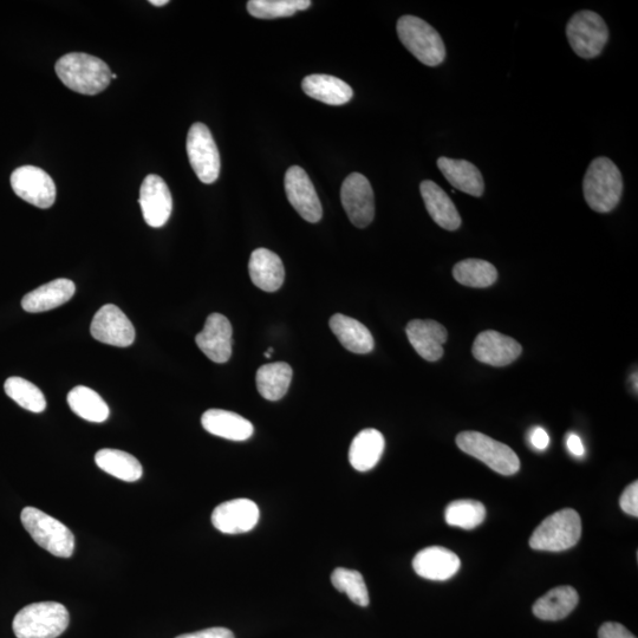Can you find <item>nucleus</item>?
Returning <instances> with one entry per match:
<instances>
[{"label": "nucleus", "mask_w": 638, "mask_h": 638, "mask_svg": "<svg viewBox=\"0 0 638 638\" xmlns=\"http://www.w3.org/2000/svg\"><path fill=\"white\" fill-rule=\"evenodd\" d=\"M406 334L410 344L423 360L436 362L444 356V344L448 338L444 325L432 319H414L408 323Z\"/></svg>", "instance_id": "a211bd4d"}, {"label": "nucleus", "mask_w": 638, "mask_h": 638, "mask_svg": "<svg viewBox=\"0 0 638 638\" xmlns=\"http://www.w3.org/2000/svg\"><path fill=\"white\" fill-rule=\"evenodd\" d=\"M4 390L11 400L29 412L38 414L47 408L42 390L22 377H10L5 381Z\"/></svg>", "instance_id": "473e14b6"}, {"label": "nucleus", "mask_w": 638, "mask_h": 638, "mask_svg": "<svg viewBox=\"0 0 638 638\" xmlns=\"http://www.w3.org/2000/svg\"><path fill=\"white\" fill-rule=\"evenodd\" d=\"M529 441L537 451H545L550 445V436L542 427H535L529 435Z\"/></svg>", "instance_id": "ea45409f"}, {"label": "nucleus", "mask_w": 638, "mask_h": 638, "mask_svg": "<svg viewBox=\"0 0 638 638\" xmlns=\"http://www.w3.org/2000/svg\"><path fill=\"white\" fill-rule=\"evenodd\" d=\"M76 286L69 279L60 278L39 286L22 299V307L26 312L39 314L61 307L74 297Z\"/></svg>", "instance_id": "4be33fe9"}, {"label": "nucleus", "mask_w": 638, "mask_h": 638, "mask_svg": "<svg viewBox=\"0 0 638 638\" xmlns=\"http://www.w3.org/2000/svg\"><path fill=\"white\" fill-rule=\"evenodd\" d=\"M457 445L499 474L513 475L520 470V460L513 449L483 433L462 432L457 436Z\"/></svg>", "instance_id": "0eeeda50"}, {"label": "nucleus", "mask_w": 638, "mask_h": 638, "mask_svg": "<svg viewBox=\"0 0 638 638\" xmlns=\"http://www.w3.org/2000/svg\"><path fill=\"white\" fill-rule=\"evenodd\" d=\"M55 69L65 87L83 95L100 94L112 81V71L106 62L83 52L63 56Z\"/></svg>", "instance_id": "f257e3e1"}, {"label": "nucleus", "mask_w": 638, "mask_h": 638, "mask_svg": "<svg viewBox=\"0 0 638 638\" xmlns=\"http://www.w3.org/2000/svg\"><path fill=\"white\" fill-rule=\"evenodd\" d=\"M149 3H151L154 6H165L169 2H168V0H151V2H149Z\"/></svg>", "instance_id": "79ce46f5"}, {"label": "nucleus", "mask_w": 638, "mask_h": 638, "mask_svg": "<svg viewBox=\"0 0 638 638\" xmlns=\"http://www.w3.org/2000/svg\"><path fill=\"white\" fill-rule=\"evenodd\" d=\"M331 583L336 590L347 595L351 602L360 605V607H368L369 592L360 572L338 568L332 572Z\"/></svg>", "instance_id": "c9c22d12"}, {"label": "nucleus", "mask_w": 638, "mask_h": 638, "mask_svg": "<svg viewBox=\"0 0 638 638\" xmlns=\"http://www.w3.org/2000/svg\"><path fill=\"white\" fill-rule=\"evenodd\" d=\"M69 407L83 420L102 423L109 418V407L95 390L84 386L75 387L68 394Z\"/></svg>", "instance_id": "7c9ffc66"}, {"label": "nucleus", "mask_w": 638, "mask_h": 638, "mask_svg": "<svg viewBox=\"0 0 638 638\" xmlns=\"http://www.w3.org/2000/svg\"><path fill=\"white\" fill-rule=\"evenodd\" d=\"M259 520V509L250 499H234L216 507L212 513V524L226 535H240L255 529Z\"/></svg>", "instance_id": "dca6fc26"}, {"label": "nucleus", "mask_w": 638, "mask_h": 638, "mask_svg": "<svg viewBox=\"0 0 638 638\" xmlns=\"http://www.w3.org/2000/svg\"><path fill=\"white\" fill-rule=\"evenodd\" d=\"M309 0H250L247 11L259 19H276L294 16L298 11L308 10Z\"/></svg>", "instance_id": "f704fd0d"}, {"label": "nucleus", "mask_w": 638, "mask_h": 638, "mask_svg": "<svg viewBox=\"0 0 638 638\" xmlns=\"http://www.w3.org/2000/svg\"><path fill=\"white\" fill-rule=\"evenodd\" d=\"M24 529L44 550L56 557L69 558L75 550V537L67 526L49 514L25 507L21 514Z\"/></svg>", "instance_id": "39448f33"}, {"label": "nucleus", "mask_w": 638, "mask_h": 638, "mask_svg": "<svg viewBox=\"0 0 638 638\" xmlns=\"http://www.w3.org/2000/svg\"><path fill=\"white\" fill-rule=\"evenodd\" d=\"M386 447L383 435L376 429H364L351 442L349 460L358 472H368L379 464Z\"/></svg>", "instance_id": "bb28decb"}, {"label": "nucleus", "mask_w": 638, "mask_h": 638, "mask_svg": "<svg viewBox=\"0 0 638 638\" xmlns=\"http://www.w3.org/2000/svg\"><path fill=\"white\" fill-rule=\"evenodd\" d=\"M95 462L102 471L127 483L140 480L143 474L140 461L119 449H101L95 455Z\"/></svg>", "instance_id": "c85d7f7f"}, {"label": "nucleus", "mask_w": 638, "mask_h": 638, "mask_svg": "<svg viewBox=\"0 0 638 638\" xmlns=\"http://www.w3.org/2000/svg\"><path fill=\"white\" fill-rule=\"evenodd\" d=\"M139 204L147 225L159 229L165 226L173 211L171 191L159 175H147L140 190Z\"/></svg>", "instance_id": "4468645a"}, {"label": "nucleus", "mask_w": 638, "mask_h": 638, "mask_svg": "<svg viewBox=\"0 0 638 638\" xmlns=\"http://www.w3.org/2000/svg\"><path fill=\"white\" fill-rule=\"evenodd\" d=\"M302 88L311 99L329 104L343 106L353 99V88L341 78L331 75L315 74L304 78Z\"/></svg>", "instance_id": "393cba45"}, {"label": "nucleus", "mask_w": 638, "mask_h": 638, "mask_svg": "<svg viewBox=\"0 0 638 638\" xmlns=\"http://www.w3.org/2000/svg\"><path fill=\"white\" fill-rule=\"evenodd\" d=\"M249 272L252 283L265 292H276L284 283L285 270L282 259L268 249H257L252 252Z\"/></svg>", "instance_id": "412c9836"}, {"label": "nucleus", "mask_w": 638, "mask_h": 638, "mask_svg": "<svg viewBox=\"0 0 638 638\" xmlns=\"http://www.w3.org/2000/svg\"><path fill=\"white\" fill-rule=\"evenodd\" d=\"M405 48L427 67H438L446 58V47L431 24L415 16H403L396 25Z\"/></svg>", "instance_id": "20e7f679"}, {"label": "nucleus", "mask_w": 638, "mask_h": 638, "mask_svg": "<svg viewBox=\"0 0 638 638\" xmlns=\"http://www.w3.org/2000/svg\"><path fill=\"white\" fill-rule=\"evenodd\" d=\"M620 505L629 516L638 517V483L629 485L622 493Z\"/></svg>", "instance_id": "e433bc0d"}, {"label": "nucleus", "mask_w": 638, "mask_h": 638, "mask_svg": "<svg viewBox=\"0 0 638 638\" xmlns=\"http://www.w3.org/2000/svg\"><path fill=\"white\" fill-rule=\"evenodd\" d=\"M177 638H236L232 631L226 628H210L197 633L180 635Z\"/></svg>", "instance_id": "58836bf2"}, {"label": "nucleus", "mask_w": 638, "mask_h": 638, "mask_svg": "<svg viewBox=\"0 0 638 638\" xmlns=\"http://www.w3.org/2000/svg\"><path fill=\"white\" fill-rule=\"evenodd\" d=\"M582 536V520L572 509L553 513L540 524L530 538L533 550L561 552L574 548Z\"/></svg>", "instance_id": "423d86ee"}, {"label": "nucleus", "mask_w": 638, "mask_h": 638, "mask_svg": "<svg viewBox=\"0 0 638 638\" xmlns=\"http://www.w3.org/2000/svg\"><path fill=\"white\" fill-rule=\"evenodd\" d=\"M620 169L608 158L591 162L583 180L584 199L597 213H610L620 204L623 194Z\"/></svg>", "instance_id": "f03ea898"}, {"label": "nucleus", "mask_w": 638, "mask_h": 638, "mask_svg": "<svg viewBox=\"0 0 638 638\" xmlns=\"http://www.w3.org/2000/svg\"><path fill=\"white\" fill-rule=\"evenodd\" d=\"M566 447H568L569 452L572 455H575L577 458L584 457L585 448L582 442V439L575 433H570L568 438H566Z\"/></svg>", "instance_id": "a19ab883"}, {"label": "nucleus", "mask_w": 638, "mask_h": 638, "mask_svg": "<svg viewBox=\"0 0 638 638\" xmlns=\"http://www.w3.org/2000/svg\"><path fill=\"white\" fill-rule=\"evenodd\" d=\"M201 423L208 433L231 441L249 440L255 432L249 420L223 409L207 410L201 418Z\"/></svg>", "instance_id": "5701e85b"}, {"label": "nucleus", "mask_w": 638, "mask_h": 638, "mask_svg": "<svg viewBox=\"0 0 638 638\" xmlns=\"http://www.w3.org/2000/svg\"><path fill=\"white\" fill-rule=\"evenodd\" d=\"M522 353V345L516 340L493 330L481 332L472 347L475 360L492 367L509 366Z\"/></svg>", "instance_id": "2eb2a0df"}, {"label": "nucleus", "mask_w": 638, "mask_h": 638, "mask_svg": "<svg viewBox=\"0 0 638 638\" xmlns=\"http://www.w3.org/2000/svg\"><path fill=\"white\" fill-rule=\"evenodd\" d=\"M292 374L294 371L285 362L265 364L260 367L256 376L259 394L269 401L283 399L290 388Z\"/></svg>", "instance_id": "c756f323"}, {"label": "nucleus", "mask_w": 638, "mask_h": 638, "mask_svg": "<svg viewBox=\"0 0 638 638\" xmlns=\"http://www.w3.org/2000/svg\"><path fill=\"white\" fill-rule=\"evenodd\" d=\"M284 184L286 197L299 216L311 224L318 223L322 219L323 208L307 172L299 166L290 167Z\"/></svg>", "instance_id": "ddd939ff"}, {"label": "nucleus", "mask_w": 638, "mask_h": 638, "mask_svg": "<svg viewBox=\"0 0 638 638\" xmlns=\"http://www.w3.org/2000/svg\"><path fill=\"white\" fill-rule=\"evenodd\" d=\"M486 509L477 500H457L447 506L445 519L449 526L473 530L484 523Z\"/></svg>", "instance_id": "72a5a7b5"}, {"label": "nucleus", "mask_w": 638, "mask_h": 638, "mask_svg": "<svg viewBox=\"0 0 638 638\" xmlns=\"http://www.w3.org/2000/svg\"><path fill=\"white\" fill-rule=\"evenodd\" d=\"M579 597L572 587L552 589L533 605V614L543 621H559L577 607Z\"/></svg>", "instance_id": "cd10ccee"}, {"label": "nucleus", "mask_w": 638, "mask_h": 638, "mask_svg": "<svg viewBox=\"0 0 638 638\" xmlns=\"http://www.w3.org/2000/svg\"><path fill=\"white\" fill-rule=\"evenodd\" d=\"M69 613L63 604L42 602L28 605L12 623L17 638H57L69 626Z\"/></svg>", "instance_id": "7ed1b4c3"}, {"label": "nucleus", "mask_w": 638, "mask_h": 638, "mask_svg": "<svg viewBox=\"0 0 638 638\" xmlns=\"http://www.w3.org/2000/svg\"><path fill=\"white\" fill-rule=\"evenodd\" d=\"M438 167L454 188L475 198L483 197L485 192L483 174L470 161L442 156L438 160Z\"/></svg>", "instance_id": "b1692460"}, {"label": "nucleus", "mask_w": 638, "mask_h": 638, "mask_svg": "<svg viewBox=\"0 0 638 638\" xmlns=\"http://www.w3.org/2000/svg\"><path fill=\"white\" fill-rule=\"evenodd\" d=\"M90 332L96 341L119 348L130 347L136 336L133 323L113 304L104 305L96 312Z\"/></svg>", "instance_id": "f8f14e48"}, {"label": "nucleus", "mask_w": 638, "mask_h": 638, "mask_svg": "<svg viewBox=\"0 0 638 638\" xmlns=\"http://www.w3.org/2000/svg\"><path fill=\"white\" fill-rule=\"evenodd\" d=\"M598 637L600 638H637L630 631L622 626L620 623L608 622L604 623L600 631H598Z\"/></svg>", "instance_id": "4c0bfd02"}, {"label": "nucleus", "mask_w": 638, "mask_h": 638, "mask_svg": "<svg viewBox=\"0 0 638 638\" xmlns=\"http://www.w3.org/2000/svg\"><path fill=\"white\" fill-rule=\"evenodd\" d=\"M116 77H117V75H115V74H112V80H113V78H116Z\"/></svg>", "instance_id": "c03bdc74"}, {"label": "nucleus", "mask_w": 638, "mask_h": 638, "mask_svg": "<svg viewBox=\"0 0 638 638\" xmlns=\"http://www.w3.org/2000/svg\"><path fill=\"white\" fill-rule=\"evenodd\" d=\"M330 328L343 347L354 354H369L375 347L371 332L357 319L336 314L330 318Z\"/></svg>", "instance_id": "a878e982"}, {"label": "nucleus", "mask_w": 638, "mask_h": 638, "mask_svg": "<svg viewBox=\"0 0 638 638\" xmlns=\"http://www.w3.org/2000/svg\"><path fill=\"white\" fill-rule=\"evenodd\" d=\"M420 192L435 224L447 231H457L461 226V217L448 194L431 180L421 182Z\"/></svg>", "instance_id": "aec40b11"}, {"label": "nucleus", "mask_w": 638, "mask_h": 638, "mask_svg": "<svg viewBox=\"0 0 638 638\" xmlns=\"http://www.w3.org/2000/svg\"><path fill=\"white\" fill-rule=\"evenodd\" d=\"M460 566V558L451 550L441 546L423 549L413 561L416 574L429 581H447L457 575Z\"/></svg>", "instance_id": "6ab92c4d"}, {"label": "nucleus", "mask_w": 638, "mask_h": 638, "mask_svg": "<svg viewBox=\"0 0 638 638\" xmlns=\"http://www.w3.org/2000/svg\"><path fill=\"white\" fill-rule=\"evenodd\" d=\"M631 383H633V387L635 389V392L637 393V373L631 376Z\"/></svg>", "instance_id": "37998d69"}, {"label": "nucleus", "mask_w": 638, "mask_h": 638, "mask_svg": "<svg viewBox=\"0 0 638 638\" xmlns=\"http://www.w3.org/2000/svg\"><path fill=\"white\" fill-rule=\"evenodd\" d=\"M188 159L201 182L211 185L219 178L221 161L217 143L204 123H194L187 135Z\"/></svg>", "instance_id": "1a4fd4ad"}, {"label": "nucleus", "mask_w": 638, "mask_h": 638, "mask_svg": "<svg viewBox=\"0 0 638 638\" xmlns=\"http://www.w3.org/2000/svg\"><path fill=\"white\" fill-rule=\"evenodd\" d=\"M566 36L577 56L591 60L602 54L609 41V29L600 15L584 10L571 17Z\"/></svg>", "instance_id": "6e6552de"}, {"label": "nucleus", "mask_w": 638, "mask_h": 638, "mask_svg": "<svg viewBox=\"0 0 638 638\" xmlns=\"http://www.w3.org/2000/svg\"><path fill=\"white\" fill-rule=\"evenodd\" d=\"M232 325L225 316H208L204 330L195 337V342L203 353L214 363L223 364L230 360L233 345Z\"/></svg>", "instance_id": "f3484780"}, {"label": "nucleus", "mask_w": 638, "mask_h": 638, "mask_svg": "<svg viewBox=\"0 0 638 638\" xmlns=\"http://www.w3.org/2000/svg\"><path fill=\"white\" fill-rule=\"evenodd\" d=\"M453 277L468 288L485 289L497 282L498 271L486 260L465 259L454 266Z\"/></svg>", "instance_id": "2f4dec72"}, {"label": "nucleus", "mask_w": 638, "mask_h": 638, "mask_svg": "<svg viewBox=\"0 0 638 638\" xmlns=\"http://www.w3.org/2000/svg\"><path fill=\"white\" fill-rule=\"evenodd\" d=\"M345 213L358 229H364L375 218V197L369 180L360 173H351L341 188Z\"/></svg>", "instance_id": "9d476101"}, {"label": "nucleus", "mask_w": 638, "mask_h": 638, "mask_svg": "<svg viewBox=\"0 0 638 638\" xmlns=\"http://www.w3.org/2000/svg\"><path fill=\"white\" fill-rule=\"evenodd\" d=\"M11 187L19 198L38 208H50L56 201V186L42 168L23 166L11 175Z\"/></svg>", "instance_id": "9b49d317"}]
</instances>
